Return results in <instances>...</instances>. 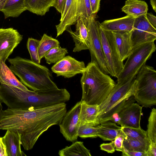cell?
I'll use <instances>...</instances> for the list:
<instances>
[{
	"label": "cell",
	"instance_id": "6da1fadb",
	"mask_svg": "<svg viewBox=\"0 0 156 156\" xmlns=\"http://www.w3.org/2000/svg\"><path fill=\"white\" fill-rule=\"evenodd\" d=\"M66 112L65 103L29 110L8 108L0 115V129L17 130L21 134V145L28 151L49 128L59 125Z\"/></svg>",
	"mask_w": 156,
	"mask_h": 156
},
{
	"label": "cell",
	"instance_id": "7a4b0ae2",
	"mask_svg": "<svg viewBox=\"0 0 156 156\" xmlns=\"http://www.w3.org/2000/svg\"><path fill=\"white\" fill-rule=\"evenodd\" d=\"M9 68L20 81L33 90L47 91L58 88L51 80L50 71L46 66L30 59L17 56L7 59Z\"/></svg>",
	"mask_w": 156,
	"mask_h": 156
},
{
	"label": "cell",
	"instance_id": "3957f363",
	"mask_svg": "<svg viewBox=\"0 0 156 156\" xmlns=\"http://www.w3.org/2000/svg\"><path fill=\"white\" fill-rule=\"evenodd\" d=\"M82 74L81 101L89 105H99L115 86V82L108 74L103 72L93 61L88 63Z\"/></svg>",
	"mask_w": 156,
	"mask_h": 156
},
{
	"label": "cell",
	"instance_id": "277c9868",
	"mask_svg": "<svg viewBox=\"0 0 156 156\" xmlns=\"http://www.w3.org/2000/svg\"><path fill=\"white\" fill-rule=\"evenodd\" d=\"M136 76L118 82L106 98L99 105L98 123L110 121L115 113L126 104L134 102L136 82Z\"/></svg>",
	"mask_w": 156,
	"mask_h": 156
},
{
	"label": "cell",
	"instance_id": "5b68a950",
	"mask_svg": "<svg viewBox=\"0 0 156 156\" xmlns=\"http://www.w3.org/2000/svg\"><path fill=\"white\" fill-rule=\"evenodd\" d=\"M136 82L134 99L146 108L156 105V71L151 66L145 65L136 75Z\"/></svg>",
	"mask_w": 156,
	"mask_h": 156
},
{
	"label": "cell",
	"instance_id": "8992f818",
	"mask_svg": "<svg viewBox=\"0 0 156 156\" xmlns=\"http://www.w3.org/2000/svg\"><path fill=\"white\" fill-rule=\"evenodd\" d=\"M156 49L154 42L144 43L133 48L117 78V83L136 76Z\"/></svg>",
	"mask_w": 156,
	"mask_h": 156
},
{
	"label": "cell",
	"instance_id": "52a82bcc",
	"mask_svg": "<svg viewBox=\"0 0 156 156\" xmlns=\"http://www.w3.org/2000/svg\"><path fill=\"white\" fill-rule=\"evenodd\" d=\"M96 14L86 19L89 35V50L91 61L95 62L104 73L109 74L108 66L104 53L99 29V23L95 20Z\"/></svg>",
	"mask_w": 156,
	"mask_h": 156
},
{
	"label": "cell",
	"instance_id": "ba28073f",
	"mask_svg": "<svg viewBox=\"0 0 156 156\" xmlns=\"http://www.w3.org/2000/svg\"><path fill=\"white\" fill-rule=\"evenodd\" d=\"M99 29L109 74L117 78L123 69L124 64L121 59L114 36L112 32L103 29L100 23Z\"/></svg>",
	"mask_w": 156,
	"mask_h": 156
},
{
	"label": "cell",
	"instance_id": "9c48e42d",
	"mask_svg": "<svg viewBox=\"0 0 156 156\" xmlns=\"http://www.w3.org/2000/svg\"><path fill=\"white\" fill-rule=\"evenodd\" d=\"M142 107L134 102L127 104L114 114L110 121L121 126L140 128V121Z\"/></svg>",
	"mask_w": 156,
	"mask_h": 156
},
{
	"label": "cell",
	"instance_id": "30bf717a",
	"mask_svg": "<svg viewBox=\"0 0 156 156\" xmlns=\"http://www.w3.org/2000/svg\"><path fill=\"white\" fill-rule=\"evenodd\" d=\"M156 39V28L148 21L146 15L135 18L131 33L133 49L142 44L154 42Z\"/></svg>",
	"mask_w": 156,
	"mask_h": 156
},
{
	"label": "cell",
	"instance_id": "8fae6325",
	"mask_svg": "<svg viewBox=\"0 0 156 156\" xmlns=\"http://www.w3.org/2000/svg\"><path fill=\"white\" fill-rule=\"evenodd\" d=\"M80 108V101L66 112L59 124L60 132L68 141L73 142L78 138L80 124L79 118Z\"/></svg>",
	"mask_w": 156,
	"mask_h": 156
},
{
	"label": "cell",
	"instance_id": "7c38bea8",
	"mask_svg": "<svg viewBox=\"0 0 156 156\" xmlns=\"http://www.w3.org/2000/svg\"><path fill=\"white\" fill-rule=\"evenodd\" d=\"M23 39V36L16 30L0 28V61L5 62Z\"/></svg>",
	"mask_w": 156,
	"mask_h": 156
},
{
	"label": "cell",
	"instance_id": "4fadbf2b",
	"mask_svg": "<svg viewBox=\"0 0 156 156\" xmlns=\"http://www.w3.org/2000/svg\"><path fill=\"white\" fill-rule=\"evenodd\" d=\"M86 68L83 61L77 60L68 55L56 62L51 68L52 71L57 76H62L70 78L78 74H82Z\"/></svg>",
	"mask_w": 156,
	"mask_h": 156
},
{
	"label": "cell",
	"instance_id": "5bb4252c",
	"mask_svg": "<svg viewBox=\"0 0 156 156\" xmlns=\"http://www.w3.org/2000/svg\"><path fill=\"white\" fill-rule=\"evenodd\" d=\"M75 24V31H73L70 27L66 30L69 33L75 43L73 51L75 52L88 50L89 35L85 18L83 15L80 16Z\"/></svg>",
	"mask_w": 156,
	"mask_h": 156
},
{
	"label": "cell",
	"instance_id": "9a60e30c",
	"mask_svg": "<svg viewBox=\"0 0 156 156\" xmlns=\"http://www.w3.org/2000/svg\"><path fill=\"white\" fill-rule=\"evenodd\" d=\"M77 0H67L64 9L61 14L60 22L55 25L56 37L62 34L66 29L75 24L77 20L76 16Z\"/></svg>",
	"mask_w": 156,
	"mask_h": 156
},
{
	"label": "cell",
	"instance_id": "2e32d148",
	"mask_svg": "<svg viewBox=\"0 0 156 156\" xmlns=\"http://www.w3.org/2000/svg\"><path fill=\"white\" fill-rule=\"evenodd\" d=\"M7 156H26L21 148V134L16 129H8L2 137Z\"/></svg>",
	"mask_w": 156,
	"mask_h": 156
},
{
	"label": "cell",
	"instance_id": "e0dca14e",
	"mask_svg": "<svg viewBox=\"0 0 156 156\" xmlns=\"http://www.w3.org/2000/svg\"><path fill=\"white\" fill-rule=\"evenodd\" d=\"M134 19L133 17L127 15L119 18L105 20L100 23V25L103 29L112 32H131Z\"/></svg>",
	"mask_w": 156,
	"mask_h": 156
},
{
	"label": "cell",
	"instance_id": "ac0fdd59",
	"mask_svg": "<svg viewBox=\"0 0 156 156\" xmlns=\"http://www.w3.org/2000/svg\"><path fill=\"white\" fill-rule=\"evenodd\" d=\"M118 49L120 58L123 61L131 54L133 47L131 40V32H112Z\"/></svg>",
	"mask_w": 156,
	"mask_h": 156
},
{
	"label": "cell",
	"instance_id": "d6986e66",
	"mask_svg": "<svg viewBox=\"0 0 156 156\" xmlns=\"http://www.w3.org/2000/svg\"><path fill=\"white\" fill-rule=\"evenodd\" d=\"M80 114V124L92 123L98 125V117L99 114V105H89L81 101Z\"/></svg>",
	"mask_w": 156,
	"mask_h": 156
},
{
	"label": "cell",
	"instance_id": "ffe728a7",
	"mask_svg": "<svg viewBox=\"0 0 156 156\" xmlns=\"http://www.w3.org/2000/svg\"><path fill=\"white\" fill-rule=\"evenodd\" d=\"M122 11L127 15L134 18L146 15L148 5L145 1L141 0H126Z\"/></svg>",
	"mask_w": 156,
	"mask_h": 156
},
{
	"label": "cell",
	"instance_id": "44dd1931",
	"mask_svg": "<svg viewBox=\"0 0 156 156\" xmlns=\"http://www.w3.org/2000/svg\"><path fill=\"white\" fill-rule=\"evenodd\" d=\"M0 84H5L18 87L24 90H28L15 76L14 73L5 62L0 61Z\"/></svg>",
	"mask_w": 156,
	"mask_h": 156
},
{
	"label": "cell",
	"instance_id": "7402d4cb",
	"mask_svg": "<svg viewBox=\"0 0 156 156\" xmlns=\"http://www.w3.org/2000/svg\"><path fill=\"white\" fill-rule=\"evenodd\" d=\"M121 126L114 122H106L98 125V136L105 141L114 140L119 134Z\"/></svg>",
	"mask_w": 156,
	"mask_h": 156
},
{
	"label": "cell",
	"instance_id": "603a6c76",
	"mask_svg": "<svg viewBox=\"0 0 156 156\" xmlns=\"http://www.w3.org/2000/svg\"><path fill=\"white\" fill-rule=\"evenodd\" d=\"M54 0H24L27 10L38 15L43 16L53 7Z\"/></svg>",
	"mask_w": 156,
	"mask_h": 156
},
{
	"label": "cell",
	"instance_id": "cb8c5ba5",
	"mask_svg": "<svg viewBox=\"0 0 156 156\" xmlns=\"http://www.w3.org/2000/svg\"><path fill=\"white\" fill-rule=\"evenodd\" d=\"M26 10L24 0H7L1 11L6 19L10 17H18Z\"/></svg>",
	"mask_w": 156,
	"mask_h": 156
},
{
	"label": "cell",
	"instance_id": "d4e9b609",
	"mask_svg": "<svg viewBox=\"0 0 156 156\" xmlns=\"http://www.w3.org/2000/svg\"><path fill=\"white\" fill-rule=\"evenodd\" d=\"M60 156H91L90 151L84 146L83 142L76 141L69 146L59 150Z\"/></svg>",
	"mask_w": 156,
	"mask_h": 156
},
{
	"label": "cell",
	"instance_id": "484cf974",
	"mask_svg": "<svg viewBox=\"0 0 156 156\" xmlns=\"http://www.w3.org/2000/svg\"><path fill=\"white\" fill-rule=\"evenodd\" d=\"M60 46V43L56 39L44 34L38 46V54L40 59L44 58L46 54L51 49Z\"/></svg>",
	"mask_w": 156,
	"mask_h": 156
},
{
	"label": "cell",
	"instance_id": "4316f807",
	"mask_svg": "<svg viewBox=\"0 0 156 156\" xmlns=\"http://www.w3.org/2000/svg\"><path fill=\"white\" fill-rule=\"evenodd\" d=\"M121 130L126 137L150 144L146 131L141 128H136L121 126Z\"/></svg>",
	"mask_w": 156,
	"mask_h": 156
},
{
	"label": "cell",
	"instance_id": "83f0119b",
	"mask_svg": "<svg viewBox=\"0 0 156 156\" xmlns=\"http://www.w3.org/2000/svg\"><path fill=\"white\" fill-rule=\"evenodd\" d=\"M150 144L125 137L123 146L126 149L130 151L146 152Z\"/></svg>",
	"mask_w": 156,
	"mask_h": 156
},
{
	"label": "cell",
	"instance_id": "f1b7e54d",
	"mask_svg": "<svg viewBox=\"0 0 156 156\" xmlns=\"http://www.w3.org/2000/svg\"><path fill=\"white\" fill-rule=\"evenodd\" d=\"M68 53L66 48L56 47L50 50L44 56L46 63L48 64L55 63L65 56Z\"/></svg>",
	"mask_w": 156,
	"mask_h": 156
},
{
	"label": "cell",
	"instance_id": "f546056e",
	"mask_svg": "<svg viewBox=\"0 0 156 156\" xmlns=\"http://www.w3.org/2000/svg\"><path fill=\"white\" fill-rule=\"evenodd\" d=\"M146 132L150 144H156V109L153 108L148 119Z\"/></svg>",
	"mask_w": 156,
	"mask_h": 156
},
{
	"label": "cell",
	"instance_id": "4dcf8cb0",
	"mask_svg": "<svg viewBox=\"0 0 156 156\" xmlns=\"http://www.w3.org/2000/svg\"><path fill=\"white\" fill-rule=\"evenodd\" d=\"M98 129V125L92 123L80 124L78 136L82 138L97 137Z\"/></svg>",
	"mask_w": 156,
	"mask_h": 156
},
{
	"label": "cell",
	"instance_id": "1f68e13d",
	"mask_svg": "<svg viewBox=\"0 0 156 156\" xmlns=\"http://www.w3.org/2000/svg\"><path fill=\"white\" fill-rule=\"evenodd\" d=\"M40 40L32 37L28 38L27 46L30 55L31 60L36 63L40 64L41 60L38 54V46Z\"/></svg>",
	"mask_w": 156,
	"mask_h": 156
},
{
	"label": "cell",
	"instance_id": "d6a6232c",
	"mask_svg": "<svg viewBox=\"0 0 156 156\" xmlns=\"http://www.w3.org/2000/svg\"><path fill=\"white\" fill-rule=\"evenodd\" d=\"M93 14L91 10L90 0H77L76 11L77 19L81 15L88 19Z\"/></svg>",
	"mask_w": 156,
	"mask_h": 156
},
{
	"label": "cell",
	"instance_id": "836d02e7",
	"mask_svg": "<svg viewBox=\"0 0 156 156\" xmlns=\"http://www.w3.org/2000/svg\"><path fill=\"white\" fill-rule=\"evenodd\" d=\"M126 136L121 129L119 134L114 140V144L115 150L122 152L124 148L123 146V141Z\"/></svg>",
	"mask_w": 156,
	"mask_h": 156
},
{
	"label": "cell",
	"instance_id": "e575fe53",
	"mask_svg": "<svg viewBox=\"0 0 156 156\" xmlns=\"http://www.w3.org/2000/svg\"><path fill=\"white\" fill-rule=\"evenodd\" d=\"M112 141L109 143H103L100 145L101 150L104 151L108 153H112L115 151L114 141Z\"/></svg>",
	"mask_w": 156,
	"mask_h": 156
},
{
	"label": "cell",
	"instance_id": "d590c367",
	"mask_svg": "<svg viewBox=\"0 0 156 156\" xmlns=\"http://www.w3.org/2000/svg\"><path fill=\"white\" fill-rule=\"evenodd\" d=\"M67 0H54L53 7L62 14L64 10Z\"/></svg>",
	"mask_w": 156,
	"mask_h": 156
},
{
	"label": "cell",
	"instance_id": "8d00e7d4",
	"mask_svg": "<svg viewBox=\"0 0 156 156\" xmlns=\"http://www.w3.org/2000/svg\"><path fill=\"white\" fill-rule=\"evenodd\" d=\"M122 152V155L123 156H147V152L130 151L124 148V151Z\"/></svg>",
	"mask_w": 156,
	"mask_h": 156
},
{
	"label": "cell",
	"instance_id": "74e56055",
	"mask_svg": "<svg viewBox=\"0 0 156 156\" xmlns=\"http://www.w3.org/2000/svg\"><path fill=\"white\" fill-rule=\"evenodd\" d=\"M101 0H90L92 13L96 14L99 10Z\"/></svg>",
	"mask_w": 156,
	"mask_h": 156
},
{
	"label": "cell",
	"instance_id": "f35d334b",
	"mask_svg": "<svg viewBox=\"0 0 156 156\" xmlns=\"http://www.w3.org/2000/svg\"><path fill=\"white\" fill-rule=\"evenodd\" d=\"M146 17L150 23L156 28V17L152 13H147Z\"/></svg>",
	"mask_w": 156,
	"mask_h": 156
},
{
	"label": "cell",
	"instance_id": "ab89813d",
	"mask_svg": "<svg viewBox=\"0 0 156 156\" xmlns=\"http://www.w3.org/2000/svg\"><path fill=\"white\" fill-rule=\"evenodd\" d=\"M147 153V156H156V144H150Z\"/></svg>",
	"mask_w": 156,
	"mask_h": 156
},
{
	"label": "cell",
	"instance_id": "60d3db41",
	"mask_svg": "<svg viewBox=\"0 0 156 156\" xmlns=\"http://www.w3.org/2000/svg\"><path fill=\"white\" fill-rule=\"evenodd\" d=\"M0 156H7L6 148L2 140V138L0 137Z\"/></svg>",
	"mask_w": 156,
	"mask_h": 156
},
{
	"label": "cell",
	"instance_id": "b9f144b4",
	"mask_svg": "<svg viewBox=\"0 0 156 156\" xmlns=\"http://www.w3.org/2000/svg\"><path fill=\"white\" fill-rule=\"evenodd\" d=\"M150 2L153 9L156 12V0H150Z\"/></svg>",
	"mask_w": 156,
	"mask_h": 156
},
{
	"label": "cell",
	"instance_id": "7bdbcfd3",
	"mask_svg": "<svg viewBox=\"0 0 156 156\" xmlns=\"http://www.w3.org/2000/svg\"><path fill=\"white\" fill-rule=\"evenodd\" d=\"M7 0H0V11L3 9Z\"/></svg>",
	"mask_w": 156,
	"mask_h": 156
},
{
	"label": "cell",
	"instance_id": "ee69618b",
	"mask_svg": "<svg viewBox=\"0 0 156 156\" xmlns=\"http://www.w3.org/2000/svg\"><path fill=\"white\" fill-rule=\"evenodd\" d=\"M2 102L0 101V116L1 115V113L2 111Z\"/></svg>",
	"mask_w": 156,
	"mask_h": 156
}]
</instances>
